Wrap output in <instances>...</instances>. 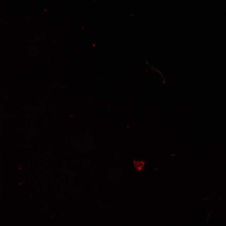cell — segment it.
<instances>
[{
	"label": "cell",
	"instance_id": "cell-1",
	"mask_svg": "<svg viewBox=\"0 0 226 226\" xmlns=\"http://www.w3.org/2000/svg\"><path fill=\"white\" fill-rule=\"evenodd\" d=\"M133 164L137 171L140 172L144 167L145 165V162L142 160H134L133 161Z\"/></svg>",
	"mask_w": 226,
	"mask_h": 226
}]
</instances>
